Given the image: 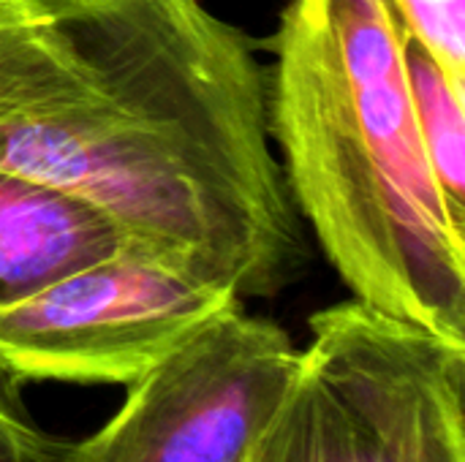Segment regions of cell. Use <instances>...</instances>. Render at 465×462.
Segmentation results:
<instances>
[{
	"label": "cell",
	"instance_id": "6da1fadb",
	"mask_svg": "<svg viewBox=\"0 0 465 462\" xmlns=\"http://www.w3.org/2000/svg\"><path fill=\"white\" fill-rule=\"evenodd\" d=\"M0 174L242 297L305 264L267 79L202 0H0Z\"/></svg>",
	"mask_w": 465,
	"mask_h": 462
},
{
	"label": "cell",
	"instance_id": "7a4b0ae2",
	"mask_svg": "<svg viewBox=\"0 0 465 462\" xmlns=\"http://www.w3.org/2000/svg\"><path fill=\"white\" fill-rule=\"evenodd\" d=\"M267 128L294 207L354 300L465 346V221L417 131L390 0H289Z\"/></svg>",
	"mask_w": 465,
	"mask_h": 462
},
{
	"label": "cell",
	"instance_id": "3957f363",
	"mask_svg": "<svg viewBox=\"0 0 465 462\" xmlns=\"http://www.w3.org/2000/svg\"><path fill=\"white\" fill-rule=\"evenodd\" d=\"M465 346L360 300L311 319L297 378L245 462H422Z\"/></svg>",
	"mask_w": 465,
	"mask_h": 462
},
{
	"label": "cell",
	"instance_id": "277c9868",
	"mask_svg": "<svg viewBox=\"0 0 465 462\" xmlns=\"http://www.w3.org/2000/svg\"><path fill=\"white\" fill-rule=\"evenodd\" d=\"M240 297L139 242L0 305V368L22 378L134 384Z\"/></svg>",
	"mask_w": 465,
	"mask_h": 462
},
{
	"label": "cell",
	"instance_id": "5b68a950",
	"mask_svg": "<svg viewBox=\"0 0 465 462\" xmlns=\"http://www.w3.org/2000/svg\"><path fill=\"white\" fill-rule=\"evenodd\" d=\"M297 370L289 335L234 302L128 384L125 406L68 462H245Z\"/></svg>",
	"mask_w": 465,
	"mask_h": 462
},
{
	"label": "cell",
	"instance_id": "8992f818",
	"mask_svg": "<svg viewBox=\"0 0 465 462\" xmlns=\"http://www.w3.org/2000/svg\"><path fill=\"white\" fill-rule=\"evenodd\" d=\"M131 242L98 210L0 174V305Z\"/></svg>",
	"mask_w": 465,
	"mask_h": 462
},
{
	"label": "cell",
	"instance_id": "52a82bcc",
	"mask_svg": "<svg viewBox=\"0 0 465 462\" xmlns=\"http://www.w3.org/2000/svg\"><path fill=\"white\" fill-rule=\"evenodd\" d=\"M406 74L430 172L450 202L452 212L465 221V90L409 41Z\"/></svg>",
	"mask_w": 465,
	"mask_h": 462
},
{
	"label": "cell",
	"instance_id": "ba28073f",
	"mask_svg": "<svg viewBox=\"0 0 465 462\" xmlns=\"http://www.w3.org/2000/svg\"><path fill=\"white\" fill-rule=\"evenodd\" d=\"M409 41L465 90V0H390Z\"/></svg>",
	"mask_w": 465,
	"mask_h": 462
},
{
	"label": "cell",
	"instance_id": "9c48e42d",
	"mask_svg": "<svg viewBox=\"0 0 465 462\" xmlns=\"http://www.w3.org/2000/svg\"><path fill=\"white\" fill-rule=\"evenodd\" d=\"M0 460L54 462V449L30 425L16 398V378L0 368Z\"/></svg>",
	"mask_w": 465,
	"mask_h": 462
},
{
	"label": "cell",
	"instance_id": "30bf717a",
	"mask_svg": "<svg viewBox=\"0 0 465 462\" xmlns=\"http://www.w3.org/2000/svg\"><path fill=\"white\" fill-rule=\"evenodd\" d=\"M422 462H465L463 395L452 398L436 417Z\"/></svg>",
	"mask_w": 465,
	"mask_h": 462
},
{
	"label": "cell",
	"instance_id": "8fae6325",
	"mask_svg": "<svg viewBox=\"0 0 465 462\" xmlns=\"http://www.w3.org/2000/svg\"><path fill=\"white\" fill-rule=\"evenodd\" d=\"M0 462H11V460H0Z\"/></svg>",
	"mask_w": 465,
	"mask_h": 462
}]
</instances>
